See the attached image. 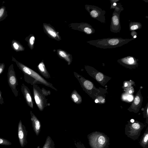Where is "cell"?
I'll list each match as a JSON object with an SVG mask.
<instances>
[{
	"instance_id": "6da1fadb",
	"label": "cell",
	"mask_w": 148,
	"mask_h": 148,
	"mask_svg": "<svg viewBox=\"0 0 148 148\" xmlns=\"http://www.w3.org/2000/svg\"><path fill=\"white\" fill-rule=\"evenodd\" d=\"M12 60L15 63L19 69L23 73L24 80L26 82L33 85L37 84H42L56 90H57L53 86L52 84L47 82L38 73L18 61L13 56Z\"/></svg>"
},
{
	"instance_id": "7a4b0ae2",
	"label": "cell",
	"mask_w": 148,
	"mask_h": 148,
	"mask_svg": "<svg viewBox=\"0 0 148 148\" xmlns=\"http://www.w3.org/2000/svg\"><path fill=\"white\" fill-rule=\"evenodd\" d=\"M135 39L133 37L130 39L113 37L93 40L88 42L91 45L101 49H111L121 47Z\"/></svg>"
},
{
	"instance_id": "3957f363",
	"label": "cell",
	"mask_w": 148,
	"mask_h": 148,
	"mask_svg": "<svg viewBox=\"0 0 148 148\" xmlns=\"http://www.w3.org/2000/svg\"><path fill=\"white\" fill-rule=\"evenodd\" d=\"M87 137L91 148H108L109 145V138L103 133L94 132L88 134Z\"/></svg>"
},
{
	"instance_id": "277c9868",
	"label": "cell",
	"mask_w": 148,
	"mask_h": 148,
	"mask_svg": "<svg viewBox=\"0 0 148 148\" xmlns=\"http://www.w3.org/2000/svg\"><path fill=\"white\" fill-rule=\"evenodd\" d=\"M124 8L121 3H117L112 14L110 26V31L112 33H119L121 30L120 20L121 12Z\"/></svg>"
},
{
	"instance_id": "5b68a950",
	"label": "cell",
	"mask_w": 148,
	"mask_h": 148,
	"mask_svg": "<svg viewBox=\"0 0 148 148\" xmlns=\"http://www.w3.org/2000/svg\"><path fill=\"white\" fill-rule=\"evenodd\" d=\"M131 123L126 125L125 129V134L128 137L136 140L140 136L144 126L143 124L139 122H134Z\"/></svg>"
},
{
	"instance_id": "8992f818",
	"label": "cell",
	"mask_w": 148,
	"mask_h": 148,
	"mask_svg": "<svg viewBox=\"0 0 148 148\" xmlns=\"http://www.w3.org/2000/svg\"><path fill=\"white\" fill-rule=\"evenodd\" d=\"M33 95L36 103L40 111H42L48 106L47 100L41 89L36 84L33 85Z\"/></svg>"
},
{
	"instance_id": "52a82bcc",
	"label": "cell",
	"mask_w": 148,
	"mask_h": 148,
	"mask_svg": "<svg viewBox=\"0 0 148 148\" xmlns=\"http://www.w3.org/2000/svg\"><path fill=\"white\" fill-rule=\"evenodd\" d=\"M7 77L8 85L15 96L17 97L18 95V91L16 88L18 84L13 64H11L9 67Z\"/></svg>"
},
{
	"instance_id": "ba28073f",
	"label": "cell",
	"mask_w": 148,
	"mask_h": 148,
	"mask_svg": "<svg viewBox=\"0 0 148 148\" xmlns=\"http://www.w3.org/2000/svg\"><path fill=\"white\" fill-rule=\"evenodd\" d=\"M86 9L92 18L97 20L102 23H106L105 15L106 12L105 10L94 5H87Z\"/></svg>"
},
{
	"instance_id": "9c48e42d",
	"label": "cell",
	"mask_w": 148,
	"mask_h": 148,
	"mask_svg": "<svg viewBox=\"0 0 148 148\" xmlns=\"http://www.w3.org/2000/svg\"><path fill=\"white\" fill-rule=\"evenodd\" d=\"M27 133L25 127L20 120L18 125V136L19 142L22 147H24L27 143L26 139Z\"/></svg>"
},
{
	"instance_id": "30bf717a",
	"label": "cell",
	"mask_w": 148,
	"mask_h": 148,
	"mask_svg": "<svg viewBox=\"0 0 148 148\" xmlns=\"http://www.w3.org/2000/svg\"><path fill=\"white\" fill-rule=\"evenodd\" d=\"M21 90L27 104L30 108L33 109V99L29 89L24 84H22Z\"/></svg>"
},
{
	"instance_id": "8fae6325",
	"label": "cell",
	"mask_w": 148,
	"mask_h": 148,
	"mask_svg": "<svg viewBox=\"0 0 148 148\" xmlns=\"http://www.w3.org/2000/svg\"><path fill=\"white\" fill-rule=\"evenodd\" d=\"M30 114L33 130L36 135L38 136L41 129V123L36 116L31 111H30Z\"/></svg>"
},
{
	"instance_id": "7c38bea8",
	"label": "cell",
	"mask_w": 148,
	"mask_h": 148,
	"mask_svg": "<svg viewBox=\"0 0 148 148\" xmlns=\"http://www.w3.org/2000/svg\"><path fill=\"white\" fill-rule=\"evenodd\" d=\"M143 148H148V127H147L139 142Z\"/></svg>"
},
{
	"instance_id": "4fadbf2b",
	"label": "cell",
	"mask_w": 148,
	"mask_h": 148,
	"mask_svg": "<svg viewBox=\"0 0 148 148\" xmlns=\"http://www.w3.org/2000/svg\"><path fill=\"white\" fill-rule=\"evenodd\" d=\"M11 46L12 49L17 52L23 51L25 50V48L20 42L14 39L12 40Z\"/></svg>"
},
{
	"instance_id": "5bb4252c",
	"label": "cell",
	"mask_w": 148,
	"mask_h": 148,
	"mask_svg": "<svg viewBox=\"0 0 148 148\" xmlns=\"http://www.w3.org/2000/svg\"><path fill=\"white\" fill-rule=\"evenodd\" d=\"M38 68L39 71L44 77L46 78L50 77V74L46 69L43 62H40L38 65Z\"/></svg>"
},
{
	"instance_id": "9a60e30c",
	"label": "cell",
	"mask_w": 148,
	"mask_h": 148,
	"mask_svg": "<svg viewBox=\"0 0 148 148\" xmlns=\"http://www.w3.org/2000/svg\"><path fill=\"white\" fill-rule=\"evenodd\" d=\"M70 97L72 101L76 104H79L82 101L81 96L75 90H74L72 92Z\"/></svg>"
},
{
	"instance_id": "2e32d148",
	"label": "cell",
	"mask_w": 148,
	"mask_h": 148,
	"mask_svg": "<svg viewBox=\"0 0 148 148\" xmlns=\"http://www.w3.org/2000/svg\"><path fill=\"white\" fill-rule=\"evenodd\" d=\"M42 148H55L54 142L50 136H47Z\"/></svg>"
},
{
	"instance_id": "e0dca14e",
	"label": "cell",
	"mask_w": 148,
	"mask_h": 148,
	"mask_svg": "<svg viewBox=\"0 0 148 148\" xmlns=\"http://www.w3.org/2000/svg\"><path fill=\"white\" fill-rule=\"evenodd\" d=\"M120 61L122 62L128 64H133L136 61L135 58L132 56H128L122 58Z\"/></svg>"
},
{
	"instance_id": "ac0fdd59",
	"label": "cell",
	"mask_w": 148,
	"mask_h": 148,
	"mask_svg": "<svg viewBox=\"0 0 148 148\" xmlns=\"http://www.w3.org/2000/svg\"><path fill=\"white\" fill-rule=\"evenodd\" d=\"M129 26L130 30L131 31L140 29L142 27L141 23L138 22L131 21Z\"/></svg>"
},
{
	"instance_id": "d6986e66",
	"label": "cell",
	"mask_w": 148,
	"mask_h": 148,
	"mask_svg": "<svg viewBox=\"0 0 148 148\" xmlns=\"http://www.w3.org/2000/svg\"><path fill=\"white\" fill-rule=\"evenodd\" d=\"M8 16V12L5 7L2 6L0 8V22L5 19Z\"/></svg>"
},
{
	"instance_id": "ffe728a7",
	"label": "cell",
	"mask_w": 148,
	"mask_h": 148,
	"mask_svg": "<svg viewBox=\"0 0 148 148\" xmlns=\"http://www.w3.org/2000/svg\"><path fill=\"white\" fill-rule=\"evenodd\" d=\"M45 28L47 33L51 36L55 38L57 36L56 32L51 28L45 25Z\"/></svg>"
},
{
	"instance_id": "44dd1931",
	"label": "cell",
	"mask_w": 148,
	"mask_h": 148,
	"mask_svg": "<svg viewBox=\"0 0 148 148\" xmlns=\"http://www.w3.org/2000/svg\"><path fill=\"white\" fill-rule=\"evenodd\" d=\"M83 85L84 87L87 89L91 90L93 87L92 83L89 80H86L84 82Z\"/></svg>"
},
{
	"instance_id": "7402d4cb",
	"label": "cell",
	"mask_w": 148,
	"mask_h": 148,
	"mask_svg": "<svg viewBox=\"0 0 148 148\" xmlns=\"http://www.w3.org/2000/svg\"><path fill=\"white\" fill-rule=\"evenodd\" d=\"M12 144V143L8 140L0 138V145H10Z\"/></svg>"
},
{
	"instance_id": "603a6c76",
	"label": "cell",
	"mask_w": 148,
	"mask_h": 148,
	"mask_svg": "<svg viewBox=\"0 0 148 148\" xmlns=\"http://www.w3.org/2000/svg\"><path fill=\"white\" fill-rule=\"evenodd\" d=\"M59 54L61 57L65 58L68 62H69L70 61L67 58V56L64 52L62 51H59Z\"/></svg>"
},
{
	"instance_id": "cb8c5ba5",
	"label": "cell",
	"mask_w": 148,
	"mask_h": 148,
	"mask_svg": "<svg viewBox=\"0 0 148 148\" xmlns=\"http://www.w3.org/2000/svg\"><path fill=\"white\" fill-rule=\"evenodd\" d=\"M35 37L33 36L30 37L28 40V43L31 47L33 46L34 42Z\"/></svg>"
},
{
	"instance_id": "d4e9b609",
	"label": "cell",
	"mask_w": 148,
	"mask_h": 148,
	"mask_svg": "<svg viewBox=\"0 0 148 148\" xmlns=\"http://www.w3.org/2000/svg\"><path fill=\"white\" fill-rule=\"evenodd\" d=\"M103 75L101 73H97L96 76V79L98 81H101L103 79Z\"/></svg>"
},
{
	"instance_id": "484cf974",
	"label": "cell",
	"mask_w": 148,
	"mask_h": 148,
	"mask_svg": "<svg viewBox=\"0 0 148 148\" xmlns=\"http://www.w3.org/2000/svg\"><path fill=\"white\" fill-rule=\"evenodd\" d=\"M119 0H110V1L111 6L110 9H114L116 6V5L117 3H115L116 2H118L119 1Z\"/></svg>"
},
{
	"instance_id": "4316f807",
	"label": "cell",
	"mask_w": 148,
	"mask_h": 148,
	"mask_svg": "<svg viewBox=\"0 0 148 148\" xmlns=\"http://www.w3.org/2000/svg\"><path fill=\"white\" fill-rule=\"evenodd\" d=\"M5 67V65L4 63H0V75L3 72Z\"/></svg>"
},
{
	"instance_id": "83f0119b",
	"label": "cell",
	"mask_w": 148,
	"mask_h": 148,
	"mask_svg": "<svg viewBox=\"0 0 148 148\" xmlns=\"http://www.w3.org/2000/svg\"><path fill=\"white\" fill-rule=\"evenodd\" d=\"M75 145L77 148H86L84 145L80 142H77V143H75Z\"/></svg>"
},
{
	"instance_id": "f1b7e54d",
	"label": "cell",
	"mask_w": 148,
	"mask_h": 148,
	"mask_svg": "<svg viewBox=\"0 0 148 148\" xmlns=\"http://www.w3.org/2000/svg\"><path fill=\"white\" fill-rule=\"evenodd\" d=\"M41 90L43 94L45 96H47L48 95H50L51 94V92L50 91H48L46 90L44 88H42V89H41Z\"/></svg>"
},
{
	"instance_id": "f546056e",
	"label": "cell",
	"mask_w": 148,
	"mask_h": 148,
	"mask_svg": "<svg viewBox=\"0 0 148 148\" xmlns=\"http://www.w3.org/2000/svg\"><path fill=\"white\" fill-rule=\"evenodd\" d=\"M140 101V98L138 96H137L135 99L134 103L135 105H138L139 104Z\"/></svg>"
},
{
	"instance_id": "4dcf8cb0",
	"label": "cell",
	"mask_w": 148,
	"mask_h": 148,
	"mask_svg": "<svg viewBox=\"0 0 148 148\" xmlns=\"http://www.w3.org/2000/svg\"><path fill=\"white\" fill-rule=\"evenodd\" d=\"M4 103L2 95V93L1 91L0 90V104L3 105Z\"/></svg>"
},
{
	"instance_id": "1f68e13d",
	"label": "cell",
	"mask_w": 148,
	"mask_h": 148,
	"mask_svg": "<svg viewBox=\"0 0 148 148\" xmlns=\"http://www.w3.org/2000/svg\"><path fill=\"white\" fill-rule=\"evenodd\" d=\"M137 33L134 31H132L131 33V35L133 37L135 36H136V35L137 34Z\"/></svg>"
},
{
	"instance_id": "d6a6232c",
	"label": "cell",
	"mask_w": 148,
	"mask_h": 148,
	"mask_svg": "<svg viewBox=\"0 0 148 148\" xmlns=\"http://www.w3.org/2000/svg\"><path fill=\"white\" fill-rule=\"evenodd\" d=\"M127 99L129 101H131L133 99V98L132 96L131 95L128 96L127 97Z\"/></svg>"
},
{
	"instance_id": "836d02e7",
	"label": "cell",
	"mask_w": 148,
	"mask_h": 148,
	"mask_svg": "<svg viewBox=\"0 0 148 148\" xmlns=\"http://www.w3.org/2000/svg\"><path fill=\"white\" fill-rule=\"evenodd\" d=\"M95 102L96 103H97L98 102V100L96 99V100H95Z\"/></svg>"
},
{
	"instance_id": "e575fe53",
	"label": "cell",
	"mask_w": 148,
	"mask_h": 148,
	"mask_svg": "<svg viewBox=\"0 0 148 148\" xmlns=\"http://www.w3.org/2000/svg\"><path fill=\"white\" fill-rule=\"evenodd\" d=\"M127 86V83H125V86L126 87Z\"/></svg>"
},
{
	"instance_id": "d590c367",
	"label": "cell",
	"mask_w": 148,
	"mask_h": 148,
	"mask_svg": "<svg viewBox=\"0 0 148 148\" xmlns=\"http://www.w3.org/2000/svg\"><path fill=\"white\" fill-rule=\"evenodd\" d=\"M129 93H132V91H131V90L130 91H129Z\"/></svg>"
},
{
	"instance_id": "8d00e7d4",
	"label": "cell",
	"mask_w": 148,
	"mask_h": 148,
	"mask_svg": "<svg viewBox=\"0 0 148 148\" xmlns=\"http://www.w3.org/2000/svg\"></svg>"
}]
</instances>
